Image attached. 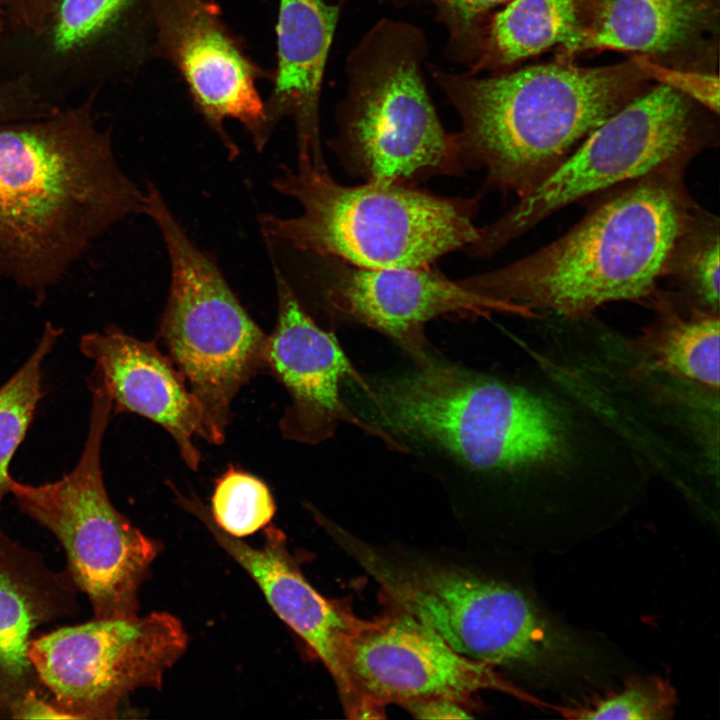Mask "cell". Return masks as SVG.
Returning a JSON list of instances; mask_svg holds the SVG:
<instances>
[{"label": "cell", "instance_id": "obj_1", "mask_svg": "<svg viewBox=\"0 0 720 720\" xmlns=\"http://www.w3.org/2000/svg\"><path fill=\"white\" fill-rule=\"evenodd\" d=\"M94 96L30 120L0 123V275L41 294L144 192L118 165Z\"/></svg>", "mask_w": 720, "mask_h": 720}, {"label": "cell", "instance_id": "obj_2", "mask_svg": "<svg viewBox=\"0 0 720 720\" xmlns=\"http://www.w3.org/2000/svg\"><path fill=\"white\" fill-rule=\"evenodd\" d=\"M686 166L624 183L560 238L460 283L530 315L546 309L577 318L608 302L653 301L669 256L699 209L684 184Z\"/></svg>", "mask_w": 720, "mask_h": 720}, {"label": "cell", "instance_id": "obj_3", "mask_svg": "<svg viewBox=\"0 0 720 720\" xmlns=\"http://www.w3.org/2000/svg\"><path fill=\"white\" fill-rule=\"evenodd\" d=\"M429 69L460 117L455 137L463 166L483 169L489 186L519 198L648 80L633 58L601 67L557 58L487 77Z\"/></svg>", "mask_w": 720, "mask_h": 720}, {"label": "cell", "instance_id": "obj_4", "mask_svg": "<svg viewBox=\"0 0 720 720\" xmlns=\"http://www.w3.org/2000/svg\"><path fill=\"white\" fill-rule=\"evenodd\" d=\"M296 200L300 215H263L271 242L367 269L429 267L479 239L474 200L449 198L395 182L343 185L309 162L285 167L273 180Z\"/></svg>", "mask_w": 720, "mask_h": 720}, {"label": "cell", "instance_id": "obj_5", "mask_svg": "<svg viewBox=\"0 0 720 720\" xmlns=\"http://www.w3.org/2000/svg\"><path fill=\"white\" fill-rule=\"evenodd\" d=\"M371 422L437 448L480 471H510L559 458L557 412L523 390L434 358L406 374L367 382Z\"/></svg>", "mask_w": 720, "mask_h": 720}, {"label": "cell", "instance_id": "obj_6", "mask_svg": "<svg viewBox=\"0 0 720 720\" xmlns=\"http://www.w3.org/2000/svg\"><path fill=\"white\" fill-rule=\"evenodd\" d=\"M317 518L395 611L426 624L462 655L543 675L576 672L589 659L578 640L519 590L462 568L385 554Z\"/></svg>", "mask_w": 720, "mask_h": 720}, {"label": "cell", "instance_id": "obj_7", "mask_svg": "<svg viewBox=\"0 0 720 720\" xmlns=\"http://www.w3.org/2000/svg\"><path fill=\"white\" fill-rule=\"evenodd\" d=\"M427 52L420 28L389 18L350 50L331 145L352 174L407 184L463 168L455 134L444 129L427 90Z\"/></svg>", "mask_w": 720, "mask_h": 720}, {"label": "cell", "instance_id": "obj_8", "mask_svg": "<svg viewBox=\"0 0 720 720\" xmlns=\"http://www.w3.org/2000/svg\"><path fill=\"white\" fill-rule=\"evenodd\" d=\"M143 213L159 229L171 282L159 336L200 405L202 438L225 441L240 389L266 369L267 336L244 309L214 260L191 240L153 184Z\"/></svg>", "mask_w": 720, "mask_h": 720}, {"label": "cell", "instance_id": "obj_9", "mask_svg": "<svg viewBox=\"0 0 720 720\" xmlns=\"http://www.w3.org/2000/svg\"><path fill=\"white\" fill-rule=\"evenodd\" d=\"M87 440L76 467L56 482L23 484L12 479L19 509L46 528L66 556L63 569L87 596L93 618L138 615V593L160 552L120 513L107 494L100 462L112 401L95 381Z\"/></svg>", "mask_w": 720, "mask_h": 720}, {"label": "cell", "instance_id": "obj_10", "mask_svg": "<svg viewBox=\"0 0 720 720\" xmlns=\"http://www.w3.org/2000/svg\"><path fill=\"white\" fill-rule=\"evenodd\" d=\"M692 102L662 84L640 93L593 130L504 216L480 228L472 251L491 255L588 195L664 167L687 165L708 144Z\"/></svg>", "mask_w": 720, "mask_h": 720}, {"label": "cell", "instance_id": "obj_11", "mask_svg": "<svg viewBox=\"0 0 720 720\" xmlns=\"http://www.w3.org/2000/svg\"><path fill=\"white\" fill-rule=\"evenodd\" d=\"M188 635L168 612L93 618L35 636L28 657L38 679L69 719L119 717L122 700L138 688L162 685L183 656Z\"/></svg>", "mask_w": 720, "mask_h": 720}, {"label": "cell", "instance_id": "obj_12", "mask_svg": "<svg viewBox=\"0 0 720 720\" xmlns=\"http://www.w3.org/2000/svg\"><path fill=\"white\" fill-rule=\"evenodd\" d=\"M352 683L374 718L391 702L427 698L463 701L481 690L523 697L491 665L453 649L432 628L394 610L390 616L360 621L346 652Z\"/></svg>", "mask_w": 720, "mask_h": 720}, {"label": "cell", "instance_id": "obj_13", "mask_svg": "<svg viewBox=\"0 0 720 720\" xmlns=\"http://www.w3.org/2000/svg\"><path fill=\"white\" fill-rule=\"evenodd\" d=\"M317 284L325 309L389 337L416 363L433 358L425 326L445 316L525 315L512 304L475 293L429 267L367 269L324 259Z\"/></svg>", "mask_w": 720, "mask_h": 720}, {"label": "cell", "instance_id": "obj_14", "mask_svg": "<svg viewBox=\"0 0 720 720\" xmlns=\"http://www.w3.org/2000/svg\"><path fill=\"white\" fill-rule=\"evenodd\" d=\"M157 50L182 75L199 111L233 157L236 145L223 121L238 120L261 150L269 130L256 81L262 72L247 57L209 0H149Z\"/></svg>", "mask_w": 720, "mask_h": 720}, {"label": "cell", "instance_id": "obj_15", "mask_svg": "<svg viewBox=\"0 0 720 720\" xmlns=\"http://www.w3.org/2000/svg\"><path fill=\"white\" fill-rule=\"evenodd\" d=\"M278 313L267 336L266 369L285 387L291 403L280 420L288 440L317 444L333 436L340 422L380 437L392 448L402 446L387 432L361 419L345 404L340 386L353 380L361 389L367 381L353 367L333 333L322 329L304 310L278 267H274Z\"/></svg>", "mask_w": 720, "mask_h": 720}, {"label": "cell", "instance_id": "obj_16", "mask_svg": "<svg viewBox=\"0 0 720 720\" xmlns=\"http://www.w3.org/2000/svg\"><path fill=\"white\" fill-rule=\"evenodd\" d=\"M178 503L195 515L226 551L255 581L275 614L314 652L336 685L347 717L372 718L350 678L346 652L361 619L321 595L301 572L290 554L284 534L265 528L260 547H253L220 529L209 509L197 497L174 492Z\"/></svg>", "mask_w": 720, "mask_h": 720}, {"label": "cell", "instance_id": "obj_17", "mask_svg": "<svg viewBox=\"0 0 720 720\" xmlns=\"http://www.w3.org/2000/svg\"><path fill=\"white\" fill-rule=\"evenodd\" d=\"M80 349L95 362V379L116 412L135 413L161 426L185 464L197 471L201 454L193 439L203 436L202 411L171 358L154 342L136 339L115 326L82 336Z\"/></svg>", "mask_w": 720, "mask_h": 720}, {"label": "cell", "instance_id": "obj_18", "mask_svg": "<svg viewBox=\"0 0 720 720\" xmlns=\"http://www.w3.org/2000/svg\"><path fill=\"white\" fill-rule=\"evenodd\" d=\"M67 573L5 534L0 527V719H13L22 701L45 692L28 657L37 630L79 613Z\"/></svg>", "mask_w": 720, "mask_h": 720}, {"label": "cell", "instance_id": "obj_19", "mask_svg": "<svg viewBox=\"0 0 720 720\" xmlns=\"http://www.w3.org/2000/svg\"><path fill=\"white\" fill-rule=\"evenodd\" d=\"M339 16L324 0H280L276 26L277 71L265 103L269 130L283 117L296 129L298 161L327 168L320 139L323 74Z\"/></svg>", "mask_w": 720, "mask_h": 720}, {"label": "cell", "instance_id": "obj_20", "mask_svg": "<svg viewBox=\"0 0 720 720\" xmlns=\"http://www.w3.org/2000/svg\"><path fill=\"white\" fill-rule=\"evenodd\" d=\"M581 8L580 33L557 58L603 50L670 55L697 42L718 16L713 0H581Z\"/></svg>", "mask_w": 720, "mask_h": 720}, {"label": "cell", "instance_id": "obj_21", "mask_svg": "<svg viewBox=\"0 0 720 720\" xmlns=\"http://www.w3.org/2000/svg\"><path fill=\"white\" fill-rule=\"evenodd\" d=\"M581 26V0H511L485 22L467 72L511 70L552 47L569 46Z\"/></svg>", "mask_w": 720, "mask_h": 720}, {"label": "cell", "instance_id": "obj_22", "mask_svg": "<svg viewBox=\"0 0 720 720\" xmlns=\"http://www.w3.org/2000/svg\"><path fill=\"white\" fill-rule=\"evenodd\" d=\"M656 318L634 342L635 372H653L690 380L718 391L719 315L692 307L684 314L657 293Z\"/></svg>", "mask_w": 720, "mask_h": 720}, {"label": "cell", "instance_id": "obj_23", "mask_svg": "<svg viewBox=\"0 0 720 720\" xmlns=\"http://www.w3.org/2000/svg\"><path fill=\"white\" fill-rule=\"evenodd\" d=\"M664 277L676 281L693 308L718 313V217L699 207L678 238L666 264Z\"/></svg>", "mask_w": 720, "mask_h": 720}, {"label": "cell", "instance_id": "obj_24", "mask_svg": "<svg viewBox=\"0 0 720 720\" xmlns=\"http://www.w3.org/2000/svg\"><path fill=\"white\" fill-rule=\"evenodd\" d=\"M61 330L47 323L42 337L24 365L0 387V506L10 493L9 465L23 441L42 396V364Z\"/></svg>", "mask_w": 720, "mask_h": 720}, {"label": "cell", "instance_id": "obj_25", "mask_svg": "<svg viewBox=\"0 0 720 720\" xmlns=\"http://www.w3.org/2000/svg\"><path fill=\"white\" fill-rule=\"evenodd\" d=\"M275 510L267 485L249 473L229 466L215 482L209 512L215 524L233 537L264 529Z\"/></svg>", "mask_w": 720, "mask_h": 720}, {"label": "cell", "instance_id": "obj_26", "mask_svg": "<svg viewBox=\"0 0 720 720\" xmlns=\"http://www.w3.org/2000/svg\"><path fill=\"white\" fill-rule=\"evenodd\" d=\"M674 705L673 688L661 678L651 677L633 680L589 707L566 712L577 719L659 720L669 718Z\"/></svg>", "mask_w": 720, "mask_h": 720}, {"label": "cell", "instance_id": "obj_27", "mask_svg": "<svg viewBox=\"0 0 720 720\" xmlns=\"http://www.w3.org/2000/svg\"><path fill=\"white\" fill-rule=\"evenodd\" d=\"M135 0H59L51 42L58 53L79 50L103 34Z\"/></svg>", "mask_w": 720, "mask_h": 720}, {"label": "cell", "instance_id": "obj_28", "mask_svg": "<svg viewBox=\"0 0 720 720\" xmlns=\"http://www.w3.org/2000/svg\"><path fill=\"white\" fill-rule=\"evenodd\" d=\"M511 0H435L437 15L449 38L447 54L466 67L473 60L479 34L496 7Z\"/></svg>", "mask_w": 720, "mask_h": 720}, {"label": "cell", "instance_id": "obj_29", "mask_svg": "<svg viewBox=\"0 0 720 720\" xmlns=\"http://www.w3.org/2000/svg\"><path fill=\"white\" fill-rule=\"evenodd\" d=\"M633 59L648 80H656L658 84L672 88L718 114L719 79L717 75L665 66L644 55L635 56Z\"/></svg>", "mask_w": 720, "mask_h": 720}, {"label": "cell", "instance_id": "obj_30", "mask_svg": "<svg viewBox=\"0 0 720 720\" xmlns=\"http://www.w3.org/2000/svg\"><path fill=\"white\" fill-rule=\"evenodd\" d=\"M58 108L40 95L28 76L0 80V123L46 117Z\"/></svg>", "mask_w": 720, "mask_h": 720}, {"label": "cell", "instance_id": "obj_31", "mask_svg": "<svg viewBox=\"0 0 720 720\" xmlns=\"http://www.w3.org/2000/svg\"><path fill=\"white\" fill-rule=\"evenodd\" d=\"M417 718L424 719H462L471 716L458 704V701L435 697L411 701L405 704Z\"/></svg>", "mask_w": 720, "mask_h": 720}, {"label": "cell", "instance_id": "obj_32", "mask_svg": "<svg viewBox=\"0 0 720 720\" xmlns=\"http://www.w3.org/2000/svg\"><path fill=\"white\" fill-rule=\"evenodd\" d=\"M13 719H69L45 692L28 695L16 710Z\"/></svg>", "mask_w": 720, "mask_h": 720}, {"label": "cell", "instance_id": "obj_33", "mask_svg": "<svg viewBox=\"0 0 720 720\" xmlns=\"http://www.w3.org/2000/svg\"><path fill=\"white\" fill-rule=\"evenodd\" d=\"M55 0H22L23 27L42 34L51 16Z\"/></svg>", "mask_w": 720, "mask_h": 720}, {"label": "cell", "instance_id": "obj_34", "mask_svg": "<svg viewBox=\"0 0 720 720\" xmlns=\"http://www.w3.org/2000/svg\"><path fill=\"white\" fill-rule=\"evenodd\" d=\"M6 12L10 16H18L22 12V0H2Z\"/></svg>", "mask_w": 720, "mask_h": 720}, {"label": "cell", "instance_id": "obj_35", "mask_svg": "<svg viewBox=\"0 0 720 720\" xmlns=\"http://www.w3.org/2000/svg\"><path fill=\"white\" fill-rule=\"evenodd\" d=\"M7 17L2 0H0V35L4 28L5 18Z\"/></svg>", "mask_w": 720, "mask_h": 720}, {"label": "cell", "instance_id": "obj_36", "mask_svg": "<svg viewBox=\"0 0 720 720\" xmlns=\"http://www.w3.org/2000/svg\"><path fill=\"white\" fill-rule=\"evenodd\" d=\"M346 1H348V0H340V3H345ZM431 1L434 2L435 0H431Z\"/></svg>", "mask_w": 720, "mask_h": 720}]
</instances>
